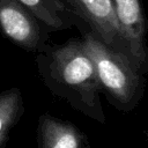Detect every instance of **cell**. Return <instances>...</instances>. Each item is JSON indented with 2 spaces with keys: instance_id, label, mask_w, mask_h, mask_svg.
<instances>
[{
  "instance_id": "obj_1",
  "label": "cell",
  "mask_w": 148,
  "mask_h": 148,
  "mask_svg": "<svg viewBox=\"0 0 148 148\" xmlns=\"http://www.w3.org/2000/svg\"><path fill=\"white\" fill-rule=\"evenodd\" d=\"M36 61L43 82L53 95L86 117L105 124L101 84L82 39L71 38L60 45H49L37 54Z\"/></svg>"
},
{
  "instance_id": "obj_2",
  "label": "cell",
  "mask_w": 148,
  "mask_h": 148,
  "mask_svg": "<svg viewBox=\"0 0 148 148\" xmlns=\"http://www.w3.org/2000/svg\"><path fill=\"white\" fill-rule=\"evenodd\" d=\"M82 42L94 62L102 91L118 109H133L142 97L146 76L126 54L108 46L90 30L83 31Z\"/></svg>"
},
{
  "instance_id": "obj_3",
  "label": "cell",
  "mask_w": 148,
  "mask_h": 148,
  "mask_svg": "<svg viewBox=\"0 0 148 148\" xmlns=\"http://www.w3.org/2000/svg\"><path fill=\"white\" fill-rule=\"evenodd\" d=\"M0 31L28 52H42L49 44L46 27L20 0H0Z\"/></svg>"
},
{
  "instance_id": "obj_4",
  "label": "cell",
  "mask_w": 148,
  "mask_h": 148,
  "mask_svg": "<svg viewBox=\"0 0 148 148\" xmlns=\"http://www.w3.org/2000/svg\"><path fill=\"white\" fill-rule=\"evenodd\" d=\"M64 1L72 14L83 21L97 38L108 46L126 54L131 59L128 46L111 0Z\"/></svg>"
},
{
  "instance_id": "obj_5",
  "label": "cell",
  "mask_w": 148,
  "mask_h": 148,
  "mask_svg": "<svg viewBox=\"0 0 148 148\" xmlns=\"http://www.w3.org/2000/svg\"><path fill=\"white\" fill-rule=\"evenodd\" d=\"M125 36L130 57L136 68L148 76L147 21L140 0H111Z\"/></svg>"
},
{
  "instance_id": "obj_6",
  "label": "cell",
  "mask_w": 148,
  "mask_h": 148,
  "mask_svg": "<svg viewBox=\"0 0 148 148\" xmlns=\"http://www.w3.org/2000/svg\"><path fill=\"white\" fill-rule=\"evenodd\" d=\"M86 139L72 123L51 114H40L37 127V148H84Z\"/></svg>"
},
{
  "instance_id": "obj_7",
  "label": "cell",
  "mask_w": 148,
  "mask_h": 148,
  "mask_svg": "<svg viewBox=\"0 0 148 148\" xmlns=\"http://www.w3.org/2000/svg\"><path fill=\"white\" fill-rule=\"evenodd\" d=\"M51 30L69 28L74 20L64 0H20Z\"/></svg>"
},
{
  "instance_id": "obj_8",
  "label": "cell",
  "mask_w": 148,
  "mask_h": 148,
  "mask_svg": "<svg viewBox=\"0 0 148 148\" xmlns=\"http://www.w3.org/2000/svg\"><path fill=\"white\" fill-rule=\"evenodd\" d=\"M23 112V98L20 89L10 88L0 92V148H3L12 128Z\"/></svg>"
}]
</instances>
